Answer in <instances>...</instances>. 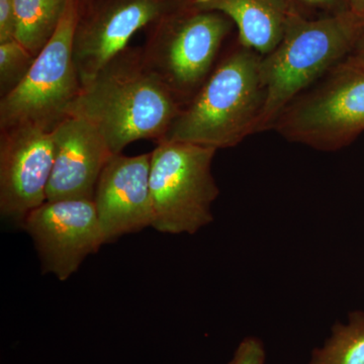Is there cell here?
Returning <instances> with one entry per match:
<instances>
[{
  "mask_svg": "<svg viewBox=\"0 0 364 364\" xmlns=\"http://www.w3.org/2000/svg\"><path fill=\"white\" fill-rule=\"evenodd\" d=\"M348 9L351 14L364 21V0H347Z\"/></svg>",
  "mask_w": 364,
  "mask_h": 364,
  "instance_id": "21",
  "label": "cell"
},
{
  "mask_svg": "<svg viewBox=\"0 0 364 364\" xmlns=\"http://www.w3.org/2000/svg\"><path fill=\"white\" fill-rule=\"evenodd\" d=\"M35 55L13 39L0 43V95L6 97L28 75L35 63Z\"/></svg>",
  "mask_w": 364,
  "mask_h": 364,
  "instance_id": "16",
  "label": "cell"
},
{
  "mask_svg": "<svg viewBox=\"0 0 364 364\" xmlns=\"http://www.w3.org/2000/svg\"><path fill=\"white\" fill-rule=\"evenodd\" d=\"M218 150L162 141L151 152L153 224L160 233L193 235L214 221L212 205L220 195L212 173Z\"/></svg>",
  "mask_w": 364,
  "mask_h": 364,
  "instance_id": "5",
  "label": "cell"
},
{
  "mask_svg": "<svg viewBox=\"0 0 364 364\" xmlns=\"http://www.w3.org/2000/svg\"><path fill=\"white\" fill-rule=\"evenodd\" d=\"M308 364H364V312L349 314L347 324L335 323L331 337L314 349Z\"/></svg>",
  "mask_w": 364,
  "mask_h": 364,
  "instance_id": "15",
  "label": "cell"
},
{
  "mask_svg": "<svg viewBox=\"0 0 364 364\" xmlns=\"http://www.w3.org/2000/svg\"><path fill=\"white\" fill-rule=\"evenodd\" d=\"M363 32L364 21L350 11L317 20L291 14L282 42L261 60L257 133L270 130L287 105L343 62Z\"/></svg>",
  "mask_w": 364,
  "mask_h": 364,
  "instance_id": "3",
  "label": "cell"
},
{
  "mask_svg": "<svg viewBox=\"0 0 364 364\" xmlns=\"http://www.w3.org/2000/svg\"><path fill=\"white\" fill-rule=\"evenodd\" d=\"M233 26L225 14L198 9L191 1L146 28L144 63L184 107L214 70Z\"/></svg>",
  "mask_w": 364,
  "mask_h": 364,
  "instance_id": "4",
  "label": "cell"
},
{
  "mask_svg": "<svg viewBox=\"0 0 364 364\" xmlns=\"http://www.w3.org/2000/svg\"><path fill=\"white\" fill-rule=\"evenodd\" d=\"M193 0H79L73 59L82 87L138 31L188 6Z\"/></svg>",
  "mask_w": 364,
  "mask_h": 364,
  "instance_id": "8",
  "label": "cell"
},
{
  "mask_svg": "<svg viewBox=\"0 0 364 364\" xmlns=\"http://www.w3.org/2000/svg\"><path fill=\"white\" fill-rule=\"evenodd\" d=\"M54 164L47 200H93L98 178L114 156L105 139L85 119L69 116L52 131Z\"/></svg>",
  "mask_w": 364,
  "mask_h": 364,
  "instance_id": "12",
  "label": "cell"
},
{
  "mask_svg": "<svg viewBox=\"0 0 364 364\" xmlns=\"http://www.w3.org/2000/svg\"><path fill=\"white\" fill-rule=\"evenodd\" d=\"M54 164L52 132L33 127L0 131V212L23 224L47 202Z\"/></svg>",
  "mask_w": 364,
  "mask_h": 364,
  "instance_id": "10",
  "label": "cell"
},
{
  "mask_svg": "<svg viewBox=\"0 0 364 364\" xmlns=\"http://www.w3.org/2000/svg\"><path fill=\"white\" fill-rule=\"evenodd\" d=\"M193 4L228 16L236 26L239 44L261 57L282 42L294 14L289 0H193Z\"/></svg>",
  "mask_w": 364,
  "mask_h": 364,
  "instance_id": "13",
  "label": "cell"
},
{
  "mask_svg": "<svg viewBox=\"0 0 364 364\" xmlns=\"http://www.w3.org/2000/svg\"><path fill=\"white\" fill-rule=\"evenodd\" d=\"M79 0H70L56 32L25 79L0 100V131L33 127L52 132L69 116L82 85L73 59Z\"/></svg>",
  "mask_w": 364,
  "mask_h": 364,
  "instance_id": "6",
  "label": "cell"
},
{
  "mask_svg": "<svg viewBox=\"0 0 364 364\" xmlns=\"http://www.w3.org/2000/svg\"><path fill=\"white\" fill-rule=\"evenodd\" d=\"M294 14L308 20L328 18L349 11L347 0H289Z\"/></svg>",
  "mask_w": 364,
  "mask_h": 364,
  "instance_id": "17",
  "label": "cell"
},
{
  "mask_svg": "<svg viewBox=\"0 0 364 364\" xmlns=\"http://www.w3.org/2000/svg\"><path fill=\"white\" fill-rule=\"evenodd\" d=\"M70 0H16V40L37 56L53 37Z\"/></svg>",
  "mask_w": 364,
  "mask_h": 364,
  "instance_id": "14",
  "label": "cell"
},
{
  "mask_svg": "<svg viewBox=\"0 0 364 364\" xmlns=\"http://www.w3.org/2000/svg\"><path fill=\"white\" fill-rule=\"evenodd\" d=\"M35 242L43 272L68 279L87 256L105 244L93 200H47L23 223Z\"/></svg>",
  "mask_w": 364,
  "mask_h": 364,
  "instance_id": "9",
  "label": "cell"
},
{
  "mask_svg": "<svg viewBox=\"0 0 364 364\" xmlns=\"http://www.w3.org/2000/svg\"><path fill=\"white\" fill-rule=\"evenodd\" d=\"M182 107L146 67L141 47L128 46L82 87L69 116L92 124L117 155L136 141L162 142Z\"/></svg>",
  "mask_w": 364,
  "mask_h": 364,
  "instance_id": "1",
  "label": "cell"
},
{
  "mask_svg": "<svg viewBox=\"0 0 364 364\" xmlns=\"http://www.w3.org/2000/svg\"><path fill=\"white\" fill-rule=\"evenodd\" d=\"M272 129L323 152L346 147L364 132V72L340 63L287 105Z\"/></svg>",
  "mask_w": 364,
  "mask_h": 364,
  "instance_id": "7",
  "label": "cell"
},
{
  "mask_svg": "<svg viewBox=\"0 0 364 364\" xmlns=\"http://www.w3.org/2000/svg\"><path fill=\"white\" fill-rule=\"evenodd\" d=\"M150 167L151 152L121 153L105 165L93 196L105 244L152 227Z\"/></svg>",
  "mask_w": 364,
  "mask_h": 364,
  "instance_id": "11",
  "label": "cell"
},
{
  "mask_svg": "<svg viewBox=\"0 0 364 364\" xmlns=\"http://www.w3.org/2000/svg\"><path fill=\"white\" fill-rule=\"evenodd\" d=\"M341 63L354 70L364 72V32L350 54Z\"/></svg>",
  "mask_w": 364,
  "mask_h": 364,
  "instance_id": "20",
  "label": "cell"
},
{
  "mask_svg": "<svg viewBox=\"0 0 364 364\" xmlns=\"http://www.w3.org/2000/svg\"><path fill=\"white\" fill-rule=\"evenodd\" d=\"M16 0H0V43L16 39Z\"/></svg>",
  "mask_w": 364,
  "mask_h": 364,
  "instance_id": "19",
  "label": "cell"
},
{
  "mask_svg": "<svg viewBox=\"0 0 364 364\" xmlns=\"http://www.w3.org/2000/svg\"><path fill=\"white\" fill-rule=\"evenodd\" d=\"M267 352L259 338L246 337L237 347L233 359L229 364H265Z\"/></svg>",
  "mask_w": 364,
  "mask_h": 364,
  "instance_id": "18",
  "label": "cell"
},
{
  "mask_svg": "<svg viewBox=\"0 0 364 364\" xmlns=\"http://www.w3.org/2000/svg\"><path fill=\"white\" fill-rule=\"evenodd\" d=\"M261 60L237 41L196 97L182 107L163 141L219 150L235 147L257 133L264 104Z\"/></svg>",
  "mask_w": 364,
  "mask_h": 364,
  "instance_id": "2",
  "label": "cell"
}]
</instances>
